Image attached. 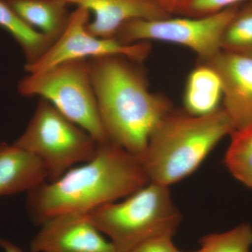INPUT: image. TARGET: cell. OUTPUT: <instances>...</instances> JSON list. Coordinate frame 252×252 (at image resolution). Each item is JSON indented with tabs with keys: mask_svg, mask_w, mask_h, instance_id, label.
Masks as SVG:
<instances>
[{
	"mask_svg": "<svg viewBox=\"0 0 252 252\" xmlns=\"http://www.w3.org/2000/svg\"><path fill=\"white\" fill-rule=\"evenodd\" d=\"M203 62L213 68L221 81L222 107L235 130L252 126V58L220 50Z\"/></svg>",
	"mask_w": 252,
	"mask_h": 252,
	"instance_id": "cell-10",
	"label": "cell"
},
{
	"mask_svg": "<svg viewBox=\"0 0 252 252\" xmlns=\"http://www.w3.org/2000/svg\"><path fill=\"white\" fill-rule=\"evenodd\" d=\"M0 27L7 31L21 47L26 59L24 67L37 62L55 42L32 27L4 0H0Z\"/></svg>",
	"mask_w": 252,
	"mask_h": 252,
	"instance_id": "cell-15",
	"label": "cell"
},
{
	"mask_svg": "<svg viewBox=\"0 0 252 252\" xmlns=\"http://www.w3.org/2000/svg\"><path fill=\"white\" fill-rule=\"evenodd\" d=\"M4 1H9V0H4Z\"/></svg>",
	"mask_w": 252,
	"mask_h": 252,
	"instance_id": "cell-24",
	"label": "cell"
},
{
	"mask_svg": "<svg viewBox=\"0 0 252 252\" xmlns=\"http://www.w3.org/2000/svg\"><path fill=\"white\" fill-rule=\"evenodd\" d=\"M178 252H181V251H179ZM203 252L201 251V250H197V251H195V252Z\"/></svg>",
	"mask_w": 252,
	"mask_h": 252,
	"instance_id": "cell-23",
	"label": "cell"
},
{
	"mask_svg": "<svg viewBox=\"0 0 252 252\" xmlns=\"http://www.w3.org/2000/svg\"><path fill=\"white\" fill-rule=\"evenodd\" d=\"M233 131L222 106L201 117L173 109L154 128L139 158L150 182L170 187L193 173L217 144Z\"/></svg>",
	"mask_w": 252,
	"mask_h": 252,
	"instance_id": "cell-3",
	"label": "cell"
},
{
	"mask_svg": "<svg viewBox=\"0 0 252 252\" xmlns=\"http://www.w3.org/2000/svg\"><path fill=\"white\" fill-rule=\"evenodd\" d=\"M158 1L165 11L172 15L175 13L180 0H158Z\"/></svg>",
	"mask_w": 252,
	"mask_h": 252,
	"instance_id": "cell-21",
	"label": "cell"
},
{
	"mask_svg": "<svg viewBox=\"0 0 252 252\" xmlns=\"http://www.w3.org/2000/svg\"><path fill=\"white\" fill-rule=\"evenodd\" d=\"M149 182L140 158L108 140L98 143L89 161L28 192L27 208L40 225L61 215L89 214L126 198Z\"/></svg>",
	"mask_w": 252,
	"mask_h": 252,
	"instance_id": "cell-1",
	"label": "cell"
},
{
	"mask_svg": "<svg viewBox=\"0 0 252 252\" xmlns=\"http://www.w3.org/2000/svg\"><path fill=\"white\" fill-rule=\"evenodd\" d=\"M203 252H250L252 247V227L243 223L233 229L202 237Z\"/></svg>",
	"mask_w": 252,
	"mask_h": 252,
	"instance_id": "cell-18",
	"label": "cell"
},
{
	"mask_svg": "<svg viewBox=\"0 0 252 252\" xmlns=\"http://www.w3.org/2000/svg\"><path fill=\"white\" fill-rule=\"evenodd\" d=\"M88 216L117 252H127L155 237H173L182 220L169 187L152 182L124 201L106 204Z\"/></svg>",
	"mask_w": 252,
	"mask_h": 252,
	"instance_id": "cell-4",
	"label": "cell"
},
{
	"mask_svg": "<svg viewBox=\"0 0 252 252\" xmlns=\"http://www.w3.org/2000/svg\"><path fill=\"white\" fill-rule=\"evenodd\" d=\"M225 156V165L231 175L252 189V126L232 132Z\"/></svg>",
	"mask_w": 252,
	"mask_h": 252,
	"instance_id": "cell-17",
	"label": "cell"
},
{
	"mask_svg": "<svg viewBox=\"0 0 252 252\" xmlns=\"http://www.w3.org/2000/svg\"><path fill=\"white\" fill-rule=\"evenodd\" d=\"M172 238L169 235H163L148 239L127 252H178L172 242Z\"/></svg>",
	"mask_w": 252,
	"mask_h": 252,
	"instance_id": "cell-20",
	"label": "cell"
},
{
	"mask_svg": "<svg viewBox=\"0 0 252 252\" xmlns=\"http://www.w3.org/2000/svg\"><path fill=\"white\" fill-rule=\"evenodd\" d=\"M37 158L49 182L94 157L98 142L46 99L39 98L26 129L14 142Z\"/></svg>",
	"mask_w": 252,
	"mask_h": 252,
	"instance_id": "cell-6",
	"label": "cell"
},
{
	"mask_svg": "<svg viewBox=\"0 0 252 252\" xmlns=\"http://www.w3.org/2000/svg\"><path fill=\"white\" fill-rule=\"evenodd\" d=\"M99 116L109 140L140 158L158 123L174 109L152 92L142 63L122 56L89 59Z\"/></svg>",
	"mask_w": 252,
	"mask_h": 252,
	"instance_id": "cell-2",
	"label": "cell"
},
{
	"mask_svg": "<svg viewBox=\"0 0 252 252\" xmlns=\"http://www.w3.org/2000/svg\"><path fill=\"white\" fill-rule=\"evenodd\" d=\"M13 9L32 27L56 41L67 28L70 14L62 0H9Z\"/></svg>",
	"mask_w": 252,
	"mask_h": 252,
	"instance_id": "cell-14",
	"label": "cell"
},
{
	"mask_svg": "<svg viewBox=\"0 0 252 252\" xmlns=\"http://www.w3.org/2000/svg\"><path fill=\"white\" fill-rule=\"evenodd\" d=\"M31 243V252H117L88 214H69L46 220Z\"/></svg>",
	"mask_w": 252,
	"mask_h": 252,
	"instance_id": "cell-9",
	"label": "cell"
},
{
	"mask_svg": "<svg viewBox=\"0 0 252 252\" xmlns=\"http://www.w3.org/2000/svg\"><path fill=\"white\" fill-rule=\"evenodd\" d=\"M222 99L220 76L206 63L198 62L186 81L184 110L196 117L208 115L221 107Z\"/></svg>",
	"mask_w": 252,
	"mask_h": 252,
	"instance_id": "cell-13",
	"label": "cell"
},
{
	"mask_svg": "<svg viewBox=\"0 0 252 252\" xmlns=\"http://www.w3.org/2000/svg\"><path fill=\"white\" fill-rule=\"evenodd\" d=\"M67 5L85 8L94 14L86 26L97 37L115 38L124 23L136 19L158 20L172 15L158 0H62Z\"/></svg>",
	"mask_w": 252,
	"mask_h": 252,
	"instance_id": "cell-11",
	"label": "cell"
},
{
	"mask_svg": "<svg viewBox=\"0 0 252 252\" xmlns=\"http://www.w3.org/2000/svg\"><path fill=\"white\" fill-rule=\"evenodd\" d=\"M48 180L37 158L14 143H0V196L28 193Z\"/></svg>",
	"mask_w": 252,
	"mask_h": 252,
	"instance_id": "cell-12",
	"label": "cell"
},
{
	"mask_svg": "<svg viewBox=\"0 0 252 252\" xmlns=\"http://www.w3.org/2000/svg\"><path fill=\"white\" fill-rule=\"evenodd\" d=\"M0 246L4 249V252H23L21 248L4 239L0 238Z\"/></svg>",
	"mask_w": 252,
	"mask_h": 252,
	"instance_id": "cell-22",
	"label": "cell"
},
{
	"mask_svg": "<svg viewBox=\"0 0 252 252\" xmlns=\"http://www.w3.org/2000/svg\"><path fill=\"white\" fill-rule=\"evenodd\" d=\"M249 1L251 0H180L174 14L187 17H204Z\"/></svg>",
	"mask_w": 252,
	"mask_h": 252,
	"instance_id": "cell-19",
	"label": "cell"
},
{
	"mask_svg": "<svg viewBox=\"0 0 252 252\" xmlns=\"http://www.w3.org/2000/svg\"><path fill=\"white\" fill-rule=\"evenodd\" d=\"M220 49L252 58V0L239 6L227 25L220 39Z\"/></svg>",
	"mask_w": 252,
	"mask_h": 252,
	"instance_id": "cell-16",
	"label": "cell"
},
{
	"mask_svg": "<svg viewBox=\"0 0 252 252\" xmlns=\"http://www.w3.org/2000/svg\"><path fill=\"white\" fill-rule=\"evenodd\" d=\"M24 97H39L87 131L98 143L109 140L99 116L89 59L70 60L30 73L18 84Z\"/></svg>",
	"mask_w": 252,
	"mask_h": 252,
	"instance_id": "cell-5",
	"label": "cell"
},
{
	"mask_svg": "<svg viewBox=\"0 0 252 252\" xmlns=\"http://www.w3.org/2000/svg\"><path fill=\"white\" fill-rule=\"evenodd\" d=\"M240 5L204 17L132 20L124 23L115 38L123 44L158 41L185 46L206 61L220 51V39Z\"/></svg>",
	"mask_w": 252,
	"mask_h": 252,
	"instance_id": "cell-7",
	"label": "cell"
},
{
	"mask_svg": "<svg viewBox=\"0 0 252 252\" xmlns=\"http://www.w3.org/2000/svg\"><path fill=\"white\" fill-rule=\"evenodd\" d=\"M91 13L77 6L69 16L67 28L47 53L37 62L24 67L28 74L39 72L55 64L77 59H91L106 56H122L142 63L152 52L150 41L123 44L116 38L97 37L86 29Z\"/></svg>",
	"mask_w": 252,
	"mask_h": 252,
	"instance_id": "cell-8",
	"label": "cell"
}]
</instances>
